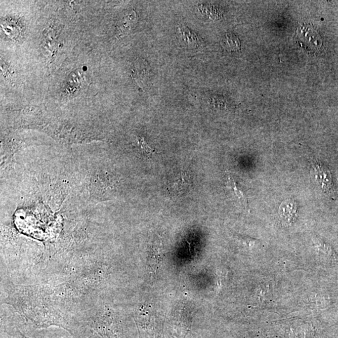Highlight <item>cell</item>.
Masks as SVG:
<instances>
[{
  "instance_id": "3",
  "label": "cell",
  "mask_w": 338,
  "mask_h": 338,
  "mask_svg": "<svg viewBox=\"0 0 338 338\" xmlns=\"http://www.w3.org/2000/svg\"><path fill=\"white\" fill-rule=\"evenodd\" d=\"M316 181L320 185L321 189L326 194H330L333 191V183L332 173L321 162L314 161L313 164Z\"/></svg>"
},
{
  "instance_id": "1",
  "label": "cell",
  "mask_w": 338,
  "mask_h": 338,
  "mask_svg": "<svg viewBox=\"0 0 338 338\" xmlns=\"http://www.w3.org/2000/svg\"><path fill=\"white\" fill-rule=\"evenodd\" d=\"M296 37L300 45L311 51H319L323 44L322 39L316 30L309 25H299Z\"/></svg>"
},
{
  "instance_id": "6",
  "label": "cell",
  "mask_w": 338,
  "mask_h": 338,
  "mask_svg": "<svg viewBox=\"0 0 338 338\" xmlns=\"http://www.w3.org/2000/svg\"><path fill=\"white\" fill-rule=\"evenodd\" d=\"M314 245L317 253L323 259L328 262H336L338 260V256L332 246L321 239H314Z\"/></svg>"
},
{
  "instance_id": "7",
  "label": "cell",
  "mask_w": 338,
  "mask_h": 338,
  "mask_svg": "<svg viewBox=\"0 0 338 338\" xmlns=\"http://www.w3.org/2000/svg\"><path fill=\"white\" fill-rule=\"evenodd\" d=\"M151 257L150 262L153 269L156 270L158 268V265L161 262L164 255V246L163 239L159 235L155 237L151 250Z\"/></svg>"
},
{
  "instance_id": "5",
  "label": "cell",
  "mask_w": 338,
  "mask_h": 338,
  "mask_svg": "<svg viewBox=\"0 0 338 338\" xmlns=\"http://www.w3.org/2000/svg\"><path fill=\"white\" fill-rule=\"evenodd\" d=\"M279 215L282 221L291 224L295 221L297 215V206L293 199H288L281 204L279 208Z\"/></svg>"
},
{
  "instance_id": "11",
  "label": "cell",
  "mask_w": 338,
  "mask_h": 338,
  "mask_svg": "<svg viewBox=\"0 0 338 338\" xmlns=\"http://www.w3.org/2000/svg\"><path fill=\"white\" fill-rule=\"evenodd\" d=\"M138 144L140 147L141 154L142 156L146 159L151 158L155 154L157 153L156 150L153 148L150 147L149 145L145 142L144 138L138 137H137Z\"/></svg>"
},
{
  "instance_id": "12",
  "label": "cell",
  "mask_w": 338,
  "mask_h": 338,
  "mask_svg": "<svg viewBox=\"0 0 338 338\" xmlns=\"http://www.w3.org/2000/svg\"><path fill=\"white\" fill-rule=\"evenodd\" d=\"M236 239L241 246H243L244 248L250 249H250L259 248L260 245H261L259 241L256 240V239L248 238V237L236 236Z\"/></svg>"
},
{
  "instance_id": "8",
  "label": "cell",
  "mask_w": 338,
  "mask_h": 338,
  "mask_svg": "<svg viewBox=\"0 0 338 338\" xmlns=\"http://www.w3.org/2000/svg\"><path fill=\"white\" fill-rule=\"evenodd\" d=\"M137 20V16L134 11L122 18L117 26V37L121 38L127 35L135 27Z\"/></svg>"
},
{
  "instance_id": "10",
  "label": "cell",
  "mask_w": 338,
  "mask_h": 338,
  "mask_svg": "<svg viewBox=\"0 0 338 338\" xmlns=\"http://www.w3.org/2000/svg\"><path fill=\"white\" fill-rule=\"evenodd\" d=\"M221 45L223 49L229 51H238L240 50V41L236 35L232 34L225 35L222 39Z\"/></svg>"
},
{
  "instance_id": "2",
  "label": "cell",
  "mask_w": 338,
  "mask_h": 338,
  "mask_svg": "<svg viewBox=\"0 0 338 338\" xmlns=\"http://www.w3.org/2000/svg\"><path fill=\"white\" fill-rule=\"evenodd\" d=\"M191 186V177L185 170H180L171 178L167 186L169 197L177 199L184 196Z\"/></svg>"
},
{
  "instance_id": "4",
  "label": "cell",
  "mask_w": 338,
  "mask_h": 338,
  "mask_svg": "<svg viewBox=\"0 0 338 338\" xmlns=\"http://www.w3.org/2000/svg\"><path fill=\"white\" fill-rule=\"evenodd\" d=\"M177 37L180 44L189 50H199L203 45L200 37L184 25L177 26Z\"/></svg>"
},
{
  "instance_id": "13",
  "label": "cell",
  "mask_w": 338,
  "mask_h": 338,
  "mask_svg": "<svg viewBox=\"0 0 338 338\" xmlns=\"http://www.w3.org/2000/svg\"><path fill=\"white\" fill-rule=\"evenodd\" d=\"M254 299L257 301L260 302L264 301L266 299L267 292H268V288H266V286H259V287L255 290Z\"/></svg>"
},
{
  "instance_id": "9",
  "label": "cell",
  "mask_w": 338,
  "mask_h": 338,
  "mask_svg": "<svg viewBox=\"0 0 338 338\" xmlns=\"http://www.w3.org/2000/svg\"><path fill=\"white\" fill-rule=\"evenodd\" d=\"M227 187L231 189L234 192L235 196H236L241 203L243 204L244 208L246 210H249L248 199L247 196L244 194V192L242 191L240 188L238 187L237 183L235 181L233 177H232L229 173H227Z\"/></svg>"
}]
</instances>
